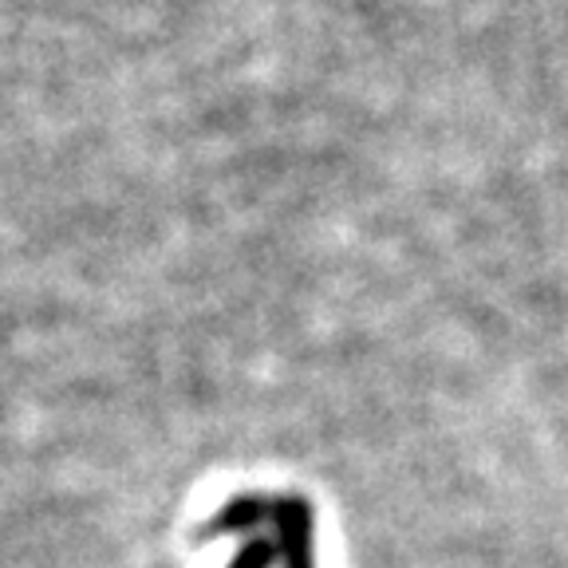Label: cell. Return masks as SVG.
Masks as SVG:
<instances>
[{
  "mask_svg": "<svg viewBox=\"0 0 568 568\" xmlns=\"http://www.w3.org/2000/svg\"><path fill=\"white\" fill-rule=\"evenodd\" d=\"M210 537H237L230 568H316V517L304 497H230L210 521Z\"/></svg>",
  "mask_w": 568,
  "mask_h": 568,
  "instance_id": "6da1fadb",
  "label": "cell"
}]
</instances>
